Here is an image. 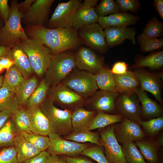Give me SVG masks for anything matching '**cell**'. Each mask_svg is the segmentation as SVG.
I'll use <instances>...</instances> for the list:
<instances>
[{"label": "cell", "instance_id": "1", "mask_svg": "<svg viewBox=\"0 0 163 163\" xmlns=\"http://www.w3.org/2000/svg\"><path fill=\"white\" fill-rule=\"evenodd\" d=\"M27 33L30 38L48 48L53 55L74 49L80 43L77 31L72 27L50 29L42 26H27Z\"/></svg>", "mask_w": 163, "mask_h": 163}, {"label": "cell", "instance_id": "2", "mask_svg": "<svg viewBox=\"0 0 163 163\" xmlns=\"http://www.w3.org/2000/svg\"><path fill=\"white\" fill-rule=\"evenodd\" d=\"M18 44L27 56L34 73L40 77L43 76L53 55L51 51L33 39H22Z\"/></svg>", "mask_w": 163, "mask_h": 163}, {"label": "cell", "instance_id": "3", "mask_svg": "<svg viewBox=\"0 0 163 163\" xmlns=\"http://www.w3.org/2000/svg\"><path fill=\"white\" fill-rule=\"evenodd\" d=\"M24 15L18 9L17 1H11L9 18L0 28V46L11 48L21 40L28 38L21 25Z\"/></svg>", "mask_w": 163, "mask_h": 163}, {"label": "cell", "instance_id": "4", "mask_svg": "<svg viewBox=\"0 0 163 163\" xmlns=\"http://www.w3.org/2000/svg\"><path fill=\"white\" fill-rule=\"evenodd\" d=\"M76 67L74 54L62 52L53 55L44 77L50 87L60 83Z\"/></svg>", "mask_w": 163, "mask_h": 163}, {"label": "cell", "instance_id": "5", "mask_svg": "<svg viewBox=\"0 0 163 163\" xmlns=\"http://www.w3.org/2000/svg\"><path fill=\"white\" fill-rule=\"evenodd\" d=\"M39 107L51 124L53 132L63 136L72 133V111L58 108L47 97Z\"/></svg>", "mask_w": 163, "mask_h": 163}, {"label": "cell", "instance_id": "6", "mask_svg": "<svg viewBox=\"0 0 163 163\" xmlns=\"http://www.w3.org/2000/svg\"><path fill=\"white\" fill-rule=\"evenodd\" d=\"M61 83L85 99L92 96L98 89L94 74L75 68Z\"/></svg>", "mask_w": 163, "mask_h": 163}, {"label": "cell", "instance_id": "7", "mask_svg": "<svg viewBox=\"0 0 163 163\" xmlns=\"http://www.w3.org/2000/svg\"><path fill=\"white\" fill-rule=\"evenodd\" d=\"M47 97L63 110L72 112L83 107L87 99L62 83L50 87Z\"/></svg>", "mask_w": 163, "mask_h": 163}, {"label": "cell", "instance_id": "8", "mask_svg": "<svg viewBox=\"0 0 163 163\" xmlns=\"http://www.w3.org/2000/svg\"><path fill=\"white\" fill-rule=\"evenodd\" d=\"M114 124L99 129L100 142L109 163H127L121 145L114 135Z\"/></svg>", "mask_w": 163, "mask_h": 163}, {"label": "cell", "instance_id": "9", "mask_svg": "<svg viewBox=\"0 0 163 163\" xmlns=\"http://www.w3.org/2000/svg\"><path fill=\"white\" fill-rule=\"evenodd\" d=\"M139 102L136 91L120 93L115 104V113L138 123L142 120Z\"/></svg>", "mask_w": 163, "mask_h": 163}, {"label": "cell", "instance_id": "10", "mask_svg": "<svg viewBox=\"0 0 163 163\" xmlns=\"http://www.w3.org/2000/svg\"><path fill=\"white\" fill-rule=\"evenodd\" d=\"M48 136L51 144L46 151L50 155L76 157L83 150L93 145L91 143H80L66 140L53 132Z\"/></svg>", "mask_w": 163, "mask_h": 163}, {"label": "cell", "instance_id": "11", "mask_svg": "<svg viewBox=\"0 0 163 163\" xmlns=\"http://www.w3.org/2000/svg\"><path fill=\"white\" fill-rule=\"evenodd\" d=\"M82 1L70 0L58 4L49 22L50 29L72 27L77 10Z\"/></svg>", "mask_w": 163, "mask_h": 163}, {"label": "cell", "instance_id": "12", "mask_svg": "<svg viewBox=\"0 0 163 163\" xmlns=\"http://www.w3.org/2000/svg\"><path fill=\"white\" fill-rule=\"evenodd\" d=\"M97 23L85 26L78 30L80 40L87 46L101 53L107 51L104 30Z\"/></svg>", "mask_w": 163, "mask_h": 163}, {"label": "cell", "instance_id": "13", "mask_svg": "<svg viewBox=\"0 0 163 163\" xmlns=\"http://www.w3.org/2000/svg\"><path fill=\"white\" fill-rule=\"evenodd\" d=\"M119 94L118 92L97 91L92 96L86 100L84 106L85 109L115 114L113 113H115V104Z\"/></svg>", "mask_w": 163, "mask_h": 163}, {"label": "cell", "instance_id": "14", "mask_svg": "<svg viewBox=\"0 0 163 163\" xmlns=\"http://www.w3.org/2000/svg\"><path fill=\"white\" fill-rule=\"evenodd\" d=\"M75 66L80 70L94 74L104 66V58L99 56L92 49L82 47L74 54Z\"/></svg>", "mask_w": 163, "mask_h": 163}, {"label": "cell", "instance_id": "15", "mask_svg": "<svg viewBox=\"0 0 163 163\" xmlns=\"http://www.w3.org/2000/svg\"><path fill=\"white\" fill-rule=\"evenodd\" d=\"M114 132L118 142L121 144L146 137L138 123L124 118L121 122L114 124Z\"/></svg>", "mask_w": 163, "mask_h": 163}, {"label": "cell", "instance_id": "16", "mask_svg": "<svg viewBox=\"0 0 163 163\" xmlns=\"http://www.w3.org/2000/svg\"><path fill=\"white\" fill-rule=\"evenodd\" d=\"M54 0H35L22 18L27 26H43Z\"/></svg>", "mask_w": 163, "mask_h": 163}, {"label": "cell", "instance_id": "17", "mask_svg": "<svg viewBox=\"0 0 163 163\" xmlns=\"http://www.w3.org/2000/svg\"><path fill=\"white\" fill-rule=\"evenodd\" d=\"M133 71L139 81L140 88L145 91L150 92L162 104V84L159 75L152 73L142 68L135 69Z\"/></svg>", "mask_w": 163, "mask_h": 163}, {"label": "cell", "instance_id": "18", "mask_svg": "<svg viewBox=\"0 0 163 163\" xmlns=\"http://www.w3.org/2000/svg\"><path fill=\"white\" fill-rule=\"evenodd\" d=\"M97 0H85L78 7L72 27L78 30L83 27L97 23L98 16L94 6Z\"/></svg>", "mask_w": 163, "mask_h": 163}, {"label": "cell", "instance_id": "19", "mask_svg": "<svg viewBox=\"0 0 163 163\" xmlns=\"http://www.w3.org/2000/svg\"><path fill=\"white\" fill-rule=\"evenodd\" d=\"M26 110L30 123L32 132L48 136L53 132L51 124L39 106L26 108Z\"/></svg>", "mask_w": 163, "mask_h": 163}, {"label": "cell", "instance_id": "20", "mask_svg": "<svg viewBox=\"0 0 163 163\" xmlns=\"http://www.w3.org/2000/svg\"><path fill=\"white\" fill-rule=\"evenodd\" d=\"M105 41L108 47H112L120 45L126 39L136 43V31L134 28L126 27H110L104 30Z\"/></svg>", "mask_w": 163, "mask_h": 163}, {"label": "cell", "instance_id": "21", "mask_svg": "<svg viewBox=\"0 0 163 163\" xmlns=\"http://www.w3.org/2000/svg\"><path fill=\"white\" fill-rule=\"evenodd\" d=\"M138 16L120 11L105 17H99L97 23L103 28L110 27H126L136 24Z\"/></svg>", "mask_w": 163, "mask_h": 163}, {"label": "cell", "instance_id": "22", "mask_svg": "<svg viewBox=\"0 0 163 163\" xmlns=\"http://www.w3.org/2000/svg\"><path fill=\"white\" fill-rule=\"evenodd\" d=\"M136 92L141 104L142 118L150 119L162 116L161 106L156 101L151 99L145 91L139 87Z\"/></svg>", "mask_w": 163, "mask_h": 163}, {"label": "cell", "instance_id": "23", "mask_svg": "<svg viewBox=\"0 0 163 163\" xmlns=\"http://www.w3.org/2000/svg\"><path fill=\"white\" fill-rule=\"evenodd\" d=\"M18 161L22 163L39 154L41 151L28 141L21 133H18L13 142Z\"/></svg>", "mask_w": 163, "mask_h": 163}, {"label": "cell", "instance_id": "24", "mask_svg": "<svg viewBox=\"0 0 163 163\" xmlns=\"http://www.w3.org/2000/svg\"><path fill=\"white\" fill-rule=\"evenodd\" d=\"M8 55L14 61L25 79L30 78L34 73L27 56L18 44L11 48Z\"/></svg>", "mask_w": 163, "mask_h": 163}, {"label": "cell", "instance_id": "25", "mask_svg": "<svg viewBox=\"0 0 163 163\" xmlns=\"http://www.w3.org/2000/svg\"><path fill=\"white\" fill-rule=\"evenodd\" d=\"M117 92H135L140 87L139 81L133 71H128L121 75L113 74Z\"/></svg>", "mask_w": 163, "mask_h": 163}, {"label": "cell", "instance_id": "26", "mask_svg": "<svg viewBox=\"0 0 163 163\" xmlns=\"http://www.w3.org/2000/svg\"><path fill=\"white\" fill-rule=\"evenodd\" d=\"M97 111L87 110L83 107L72 112L71 122L72 132H77L87 129Z\"/></svg>", "mask_w": 163, "mask_h": 163}, {"label": "cell", "instance_id": "27", "mask_svg": "<svg viewBox=\"0 0 163 163\" xmlns=\"http://www.w3.org/2000/svg\"><path fill=\"white\" fill-rule=\"evenodd\" d=\"M135 142L147 163H159L158 154L159 148L154 140L146 137Z\"/></svg>", "mask_w": 163, "mask_h": 163}, {"label": "cell", "instance_id": "28", "mask_svg": "<svg viewBox=\"0 0 163 163\" xmlns=\"http://www.w3.org/2000/svg\"><path fill=\"white\" fill-rule=\"evenodd\" d=\"M38 84L37 79L33 76L25 79L17 88L15 93L18 103L21 107L24 106Z\"/></svg>", "mask_w": 163, "mask_h": 163}, {"label": "cell", "instance_id": "29", "mask_svg": "<svg viewBox=\"0 0 163 163\" xmlns=\"http://www.w3.org/2000/svg\"><path fill=\"white\" fill-rule=\"evenodd\" d=\"M94 75L98 88L101 90L117 92L113 74L108 67L103 66Z\"/></svg>", "mask_w": 163, "mask_h": 163}, {"label": "cell", "instance_id": "30", "mask_svg": "<svg viewBox=\"0 0 163 163\" xmlns=\"http://www.w3.org/2000/svg\"><path fill=\"white\" fill-rule=\"evenodd\" d=\"M163 66V51L153 52L141 57L130 68L133 69L148 67L151 69H157Z\"/></svg>", "mask_w": 163, "mask_h": 163}, {"label": "cell", "instance_id": "31", "mask_svg": "<svg viewBox=\"0 0 163 163\" xmlns=\"http://www.w3.org/2000/svg\"><path fill=\"white\" fill-rule=\"evenodd\" d=\"M20 107L15 92L9 90L2 85L0 88V112L7 110L12 114Z\"/></svg>", "mask_w": 163, "mask_h": 163}, {"label": "cell", "instance_id": "32", "mask_svg": "<svg viewBox=\"0 0 163 163\" xmlns=\"http://www.w3.org/2000/svg\"><path fill=\"white\" fill-rule=\"evenodd\" d=\"M123 118L120 115L110 114L101 111H97L87 129L91 131L97 129L102 128L120 122Z\"/></svg>", "mask_w": 163, "mask_h": 163}, {"label": "cell", "instance_id": "33", "mask_svg": "<svg viewBox=\"0 0 163 163\" xmlns=\"http://www.w3.org/2000/svg\"><path fill=\"white\" fill-rule=\"evenodd\" d=\"M18 133L14 122L11 116L0 129V147L13 146L14 139Z\"/></svg>", "mask_w": 163, "mask_h": 163}, {"label": "cell", "instance_id": "34", "mask_svg": "<svg viewBox=\"0 0 163 163\" xmlns=\"http://www.w3.org/2000/svg\"><path fill=\"white\" fill-rule=\"evenodd\" d=\"M62 138L78 143L89 142L102 147L100 142V137L98 133L92 132L87 129L77 132H72L68 135L63 136Z\"/></svg>", "mask_w": 163, "mask_h": 163}, {"label": "cell", "instance_id": "35", "mask_svg": "<svg viewBox=\"0 0 163 163\" xmlns=\"http://www.w3.org/2000/svg\"><path fill=\"white\" fill-rule=\"evenodd\" d=\"M50 88L43 78L27 100L24 107L26 108H29L39 106L47 97Z\"/></svg>", "mask_w": 163, "mask_h": 163}, {"label": "cell", "instance_id": "36", "mask_svg": "<svg viewBox=\"0 0 163 163\" xmlns=\"http://www.w3.org/2000/svg\"><path fill=\"white\" fill-rule=\"evenodd\" d=\"M25 79L16 66L14 64L6 72L4 78L3 86L15 92Z\"/></svg>", "mask_w": 163, "mask_h": 163}, {"label": "cell", "instance_id": "37", "mask_svg": "<svg viewBox=\"0 0 163 163\" xmlns=\"http://www.w3.org/2000/svg\"><path fill=\"white\" fill-rule=\"evenodd\" d=\"M121 145L127 163H147L134 142H126Z\"/></svg>", "mask_w": 163, "mask_h": 163}, {"label": "cell", "instance_id": "38", "mask_svg": "<svg viewBox=\"0 0 163 163\" xmlns=\"http://www.w3.org/2000/svg\"><path fill=\"white\" fill-rule=\"evenodd\" d=\"M11 116L18 133L31 132L30 122L25 107H21Z\"/></svg>", "mask_w": 163, "mask_h": 163}, {"label": "cell", "instance_id": "39", "mask_svg": "<svg viewBox=\"0 0 163 163\" xmlns=\"http://www.w3.org/2000/svg\"><path fill=\"white\" fill-rule=\"evenodd\" d=\"M137 40L140 46V50L148 52L160 49L163 46V39L150 37L142 33L139 35Z\"/></svg>", "mask_w": 163, "mask_h": 163}, {"label": "cell", "instance_id": "40", "mask_svg": "<svg viewBox=\"0 0 163 163\" xmlns=\"http://www.w3.org/2000/svg\"><path fill=\"white\" fill-rule=\"evenodd\" d=\"M138 123L148 134L154 137L163 129V117L162 115L147 121L142 120Z\"/></svg>", "mask_w": 163, "mask_h": 163}, {"label": "cell", "instance_id": "41", "mask_svg": "<svg viewBox=\"0 0 163 163\" xmlns=\"http://www.w3.org/2000/svg\"><path fill=\"white\" fill-rule=\"evenodd\" d=\"M21 134L28 141L41 151L47 149L50 145V142L48 136H43L32 132H24Z\"/></svg>", "mask_w": 163, "mask_h": 163}, {"label": "cell", "instance_id": "42", "mask_svg": "<svg viewBox=\"0 0 163 163\" xmlns=\"http://www.w3.org/2000/svg\"><path fill=\"white\" fill-rule=\"evenodd\" d=\"M143 33L150 37L158 38L163 35V23L153 17L146 24Z\"/></svg>", "mask_w": 163, "mask_h": 163}, {"label": "cell", "instance_id": "43", "mask_svg": "<svg viewBox=\"0 0 163 163\" xmlns=\"http://www.w3.org/2000/svg\"><path fill=\"white\" fill-rule=\"evenodd\" d=\"M98 17L107 16L119 12L117 4L113 0H102L95 10Z\"/></svg>", "mask_w": 163, "mask_h": 163}, {"label": "cell", "instance_id": "44", "mask_svg": "<svg viewBox=\"0 0 163 163\" xmlns=\"http://www.w3.org/2000/svg\"><path fill=\"white\" fill-rule=\"evenodd\" d=\"M89 157L98 163H109L104 155L102 147L95 144L81 152L80 155Z\"/></svg>", "mask_w": 163, "mask_h": 163}, {"label": "cell", "instance_id": "45", "mask_svg": "<svg viewBox=\"0 0 163 163\" xmlns=\"http://www.w3.org/2000/svg\"><path fill=\"white\" fill-rule=\"evenodd\" d=\"M0 163H20L17 160L16 150L14 146L0 150Z\"/></svg>", "mask_w": 163, "mask_h": 163}, {"label": "cell", "instance_id": "46", "mask_svg": "<svg viewBox=\"0 0 163 163\" xmlns=\"http://www.w3.org/2000/svg\"><path fill=\"white\" fill-rule=\"evenodd\" d=\"M115 2L121 12L136 13L140 7V3L137 0H116Z\"/></svg>", "mask_w": 163, "mask_h": 163}, {"label": "cell", "instance_id": "47", "mask_svg": "<svg viewBox=\"0 0 163 163\" xmlns=\"http://www.w3.org/2000/svg\"><path fill=\"white\" fill-rule=\"evenodd\" d=\"M128 66L124 62L118 61L113 66L111 72L114 75H121L126 73L128 70Z\"/></svg>", "mask_w": 163, "mask_h": 163}, {"label": "cell", "instance_id": "48", "mask_svg": "<svg viewBox=\"0 0 163 163\" xmlns=\"http://www.w3.org/2000/svg\"><path fill=\"white\" fill-rule=\"evenodd\" d=\"M50 155L46 150H45L22 163H46Z\"/></svg>", "mask_w": 163, "mask_h": 163}, {"label": "cell", "instance_id": "49", "mask_svg": "<svg viewBox=\"0 0 163 163\" xmlns=\"http://www.w3.org/2000/svg\"><path fill=\"white\" fill-rule=\"evenodd\" d=\"M7 0H0V14L5 22L7 21L11 13Z\"/></svg>", "mask_w": 163, "mask_h": 163}, {"label": "cell", "instance_id": "50", "mask_svg": "<svg viewBox=\"0 0 163 163\" xmlns=\"http://www.w3.org/2000/svg\"><path fill=\"white\" fill-rule=\"evenodd\" d=\"M61 156L68 163H95L85 157L79 156L75 157Z\"/></svg>", "mask_w": 163, "mask_h": 163}, {"label": "cell", "instance_id": "51", "mask_svg": "<svg viewBox=\"0 0 163 163\" xmlns=\"http://www.w3.org/2000/svg\"><path fill=\"white\" fill-rule=\"evenodd\" d=\"M15 64L14 61L8 55L0 57V65L8 72Z\"/></svg>", "mask_w": 163, "mask_h": 163}, {"label": "cell", "instance_id": "52", "mask_svg": "<svg viewBox=\"0 0 163 163\" xmlns=\"http://www.w3.org/2000/svg\"><path fill=\"white\" fill-rule=\"evenodd\" d=\"M34 1L26 0L18 4V7L19 11L24 14L29 10Z\"/></svg>", "mask_w": 163, "mask_h": 163}, {"label": "cell", "instance_id": "53", "mask_svg": "<svg viewBox=\"0 0 163 163\" xmlns=\"http://www.w3.org/2000/svg\"><path fill=\"white\" fill-rule=\"evenodd\" d=\"M154 4L156 10L161 19H163V0H154Z\"/></svg>", "mask_w": 163, "mask_h": 163}, {"label": "cell", "instance_id": "54", "mask_svg": "<svg viewBox=\"0 0 163 163\" xmlns=\"http://www.w3.org/2000/svg\"><path fill=\"white\" fill-rule=\"evenodd\" d=\"M46 163H68L61 155H50Z\"/></svg>", "mask_w": 163, "mask_h": 163}, {"label": "cell", "instance_id": "55", "mask_svg": "<svg viewBox=\"0 0 163 163\" xmlns=\"http://www.w3.org/2000/svg\"><path fill=\"white\" fill-rule=\"evenodd\" d=\"M11 115V113L7 110L0 112V129Z\"/></svg>", "mask_w": 163, "mask_h": 163}, {"label": "cell", "instance_id": "56", "mask_svg": "<svg viewBox=\"0 0 163 163\" xmlns=\"http://www.w3.org/2000/svg\"><path fill=\"white\" fill-rule=\"evenodd\" d=\"M11 48L3 46H0V57L8 54Z\"/></svg>", "mask_w": 163, "mask_h": 163}, {"label": "cell", "instance_id": "57", "mask_svg": "<svg viewBox=\"0 0 163 163\" xmlns=\"http://www.w3.org/2000/svg\"><path fill=\"white\" fill-rule=\"evenodd\" d=\"M154 141L159 148L163 145V135L161 134L159 135Z\"/></svg>", "mask_w": 163, "mask_h": 163}, {"label": "cell", "instance_id": "58", "mask_svg": "<svg viewBox=\"0 0 163 163\" xmlns=\"http://www.w3.org/2000/svg\"><path fill=\"white\" fill-rule=\"evenodd\" d=\"M4 77L2 75H0V88L3 85Z\"/></svg>", "mask_w": 163, "mask_h": 163}, {"label": "cell", "instance_id": "59", "mask_svg": "<svg viewBox=\"0 0 163 163\" xmlns=\"http://www.w3.org/2000/svg\"><path fill=\"white\" fill-rule=\"evenodd\" d=\"M4 69L0 65V73H1Z\"/></svg>", "mask_w": 163, "mask_h": 163}, {"label": "cell", "instance_id": "60", "mask_svg": "<svg viewBox=\"0 0 163 163\" xmlns=\"http://www.w3.org/2000/svg\"><path fill=\"white\" fill-rule=\"evenodd\" d=\"M2 27V23H1V21L0 20V27Z\"/></svg>", "mask_w": 163, "mask_h": 163}, {"label": "cell", "instance_id": "61", "mask_svg": "<svg viewBox=\"0 0 163 163\" xmlns=\"http://www.w3.org/2000/svg\"><path fill=\"white\" fill-rule=\"evenodd\" d=\"M0 148H1L0 147Z\"/></svg>", "mask_w": 163, "mask_h": 163}]
</instances>
